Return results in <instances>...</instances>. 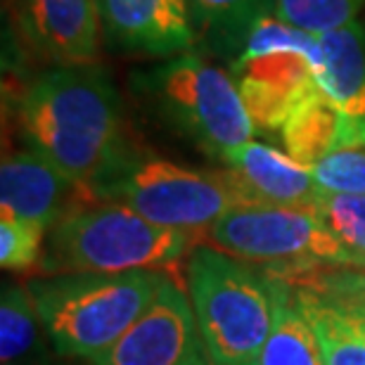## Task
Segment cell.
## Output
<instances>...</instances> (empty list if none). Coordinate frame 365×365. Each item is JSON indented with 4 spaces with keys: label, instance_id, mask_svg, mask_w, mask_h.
<instances>
[{
    "label": "cell",
    "instance_id": "23",
    "mask_svg": "<svg viewBox=\"0 0 365 365\" xmlns=\"http://www.w3.org/2000/svg\"><path fill=\"white\" fill-rule=\"evenodd\" d=\"M311 173L323 195H365V148L330 152Z\"/></svg>",
    "mask_w": 365,
    "mask_h": 365
},
{
    "label": "cell",
    "instance_id": "3",
    "mask_svg": "<svg viewBox=\"0 0 365 365\" xmlns=\"http://www.w3.org/2000/svg\"><path fill=\"white\" fill-rule=\"evenodd\" d=\"M277 275L202 245L187 261V297L209 365H257L277 311Z\"/></svg>",
    "mask_w": 365,
    "mask_h": 365
},
{
    "label": "cell",
    "instance_id": "8",
    "mask_svg": "<svg viewBox=\"0 0 365 365\" xmlns=\"http://www.w3.org/2000/svg\"><path fill=\"white\" fill-rule=\"evenodd\" d=\"M204 240L235 259L289 277L316 266H346L349 257L318 207L242 204L204 230Z\"/></svg>",
    "mask_w": 365,
    "mask_h": 365
},
{
    "label": "cell",
    "instance_id": "20",
    "mask_svg": "<svg viewBox=\"0 0 365 365\" xmlns=\"http://www.w3.org/2000/svg\"><path fill=\"white\" fill-rule=\"evenodd\" d=\"M318 211L349 257V268L365 271V195H320Z\"/></svg>",
    "mask_w": 365,
    "mask_h": 365
},
{
    "label": "cell",
    "instance_id": "15",
    "mask_svg": "<svg viewBox=\"0 0 365 365\" xmlns=\"http://www.w3.org/2000/svg\"><path fill=\"white\" fill-rule=\"evenodd\" d=\"M277 311L257 365H325L318 334L306 316L294 284L277 277Z\"/></svg>",
    "mask_w": 365,
    "mask_h": 365
},
{
    "label": "cell",
    "instance_id": "17",
    "mask_svg": "<svg viewBox=\"0 0 365 365\" xmlns=\"http://www.w3.org/2000/svg\"><path fill=\"white\" fill-rule=\"evenodd\" d=\"M341 114L339 109L316 91L299 105L284 126L280 128V140L284 152L297 159L299 164L311 166L325 159L330 152L337 150Z\"/></svg>",
    "mask_w": 365,
    "mask_h": 365
},
{
    "label": "cell",
    "instance_id": "2",
    "mask_svg": "<svg viewBox=\"0 0 365 365\" xmlns=\"http://www.w3.org/2000/svg\"><path fill=\"white\" fill-rule=\"evenodd\" d=\"M162 271L62 273L26 282L43 332L60 356L98 361L150 309Z\"/></svg>",
    "mask_w": 365,
    "mask_h": 365
},
{
    "label": "cell",
    "instance_id": "16",
    "mask_svg": "<svg viewBox=\"0 0 365 365\" xmlns=\"http://www.w3.org/2000/svg\"><path fill=\"white\" fill-rule=\"evenodd\" d=\"M318 334L325 365H365V316L294 284Z\"/></svg>",
    "mask_w": 365,
    "mask_h": 365
},
{
    "label": "cell",
    "instance_id": "12",
    "mask_svg": "<svg viewBox=\"0 0 365 365\" xmlns=\"http://www.w3.org/2000/svg\"><path fill=\"white\" fill-rule=\"evenodd\" d=\"M107 38L145 55H178L195 43L187 0H98Z\"/></svg>",
    "mask_w": 365,
    "mask_h": 365
},
{
    "label": "cell",
    "instance_id": "21",
    "mask_svg": "<svg viewBox=\"0 0 365 365\" xmlns=\"http://www.w3.org/2000/svg\"><path fill=\"white\" fill-rule=\"evenodd\" d=\"M365 7V0H275L273 14L309 34L323 36L351 24Z\"/></svg>",
    "mask_w": 365,
    "mask_h": 365
},
{
    "label": "cell",
    "instance_id": "25",
    "mask_svg": "<svg viewBox=\"0 0 365 365\" xmlns=\"http://www.w3.org/2000/svg\"><path fill=\"white\" fill-rule=\"evenodd\" d=\"M202 365H209V361H204V363H202Z\"/></svg>",
    "mask_w": 365,
    "mask_h": 365
},
{
    "label": "cell",
    "instance_id": "9",
    "mask_svg": "<svg viewBox=\"0 0 365 365\" xmlns=\"http://www.w3.org/2000/svg\"><path fill=\"white\" fill-rule=\"evenodd\" d=\"M202 351L190 297L166 275L150 309L93 365H202Z\"/></svg>",
    "mask_w": 365,
    "mask_h": 365
},
{
    "label": "cell",
    "instance_id": "11",
    "mask_svg": "<svg viewBox=\"0 0 365 365\" xmlns=\"http://www.w3.org/2000/svg\"><path fill=\"white\" fill-rule=\"evenodd\" d=\"M88 200V190L64 176L36 150L5 152L0 164V218H19L50 230Z\"/></svg>",
    "mask_w": 365,
    "mask_h": 365
},
{
    "label": "cell",
    "instance_id": "4",
    "mask_svg": "<svg viewBox=\"0 0 365 365\" xmlns=\"http://www.w3.org/2000/svg\"><path fill=\"white\" fill-rule=\"evenodd\" d=\"M192 247V232L150 223L123 204L83 202L50 228L43 273L159 271Z\"/></svg>",
    "mask_w": 365,
    "mask_h": 365
},
{
    "label": "cell",
    "instance_id": "22",
    "mask_svg": "<svg viewBox=\"0 0 365 365\" xmlns=\"http://www.w3.org/2000/svg\"><path fill=\"white\" fill-rule=\"evenodd\" d=\"M46 230L38 223L0 218V266L5 271H29L41 266Z\"/></svg>",
    "mask_w": 365,
    "mask_h": 365
},
{
    "label": "cell",
    "instance_id": "7",
    "mask_svg": "<svg viewBox=\"0 0 365 365\" xmlns=\"http://www.w3.org/2000/svg\"><path fill=\"white\" fill-rule=\"evenodd\" d=\"M323 46L316 34L264 14L252 26L242 50L230 62L254 128L273 133L318 88Z\"/></svg>",
    "mask_w": 365,
    "mask_h": 365
},
{
    "label": "cell",
    "instance_id": "5",
    "mask_svg": "<svg viewBox=\"0 0 365 365\" xmlns=\"http://www.w3.org/2000/svg\"><path fill=\"white\" fill-rule=\"evenodd\" d=\"M88 195L93 202L123 204L150 223L185 232H204L230 209L247 204L228 169L197 171L140 150Z\"/></svg>",
    "mask_w": 365,
    "mask_h": 365
},
{
    "label": "cell",
    "instance_id": "18",
    "mask_svg": "<svg viewBox=\"0 0 365 365\" xmlns=\"http://www.w3.org/2000/svg\"><path fill=\"white\" fill-rule=\"evenodd\" d=\"M195 24L207 34L211 43L228 53L242 50L252 26L273 12L275 0H187Z\"/></svg>",
    "mask_w": 365,
    "mask_h": 365
},
{
    "label": "cell",
    "instance_id": "24",
    "mask_svg": "<svg viewBox=\"0 0 365 365\" xmlns=\"http://www.w3.org/2000/svg\"><path fill=\"white\" fill-rule=\"evenodd\" d=\"M7 365H60L50 359L48 351H43L38 356H31V359H24V361H17V363H7Z\"/></svg>",
    "mask_w": 365,
    "mask_h": 365
},
{
    "label": "cell",
    "instance_id": "6",
    "mask_svg": "<svg viewBox=\"0 0 365 365\" xmlns=\"http://www.w3.org/2000/svg\"><path fill=\"white\" fill-rule=\"evenodd\" d=\"M135 88L157 112L207 155L223 159L250 143L252 116L230 71L200 55H180L135 76Z\"/></svg>",
    "mask_w": 365,
    "mask_h": 365
},
{
    "label": "cell",
    "instance_id": "1",
    "mask_svg": "<svg viewBox=\"0 0 365 365\" xmlns=\"http://www.w3.org/2000/svg\"><path fill=\"white\" fill-rule=\"evenodd\" d=\"M26 148L91 192L133 155L112 78L95 64L50 67L14 105Z\"/></svg>",
    "mask_w": 365,
    "mask_h": 365
},
{
    "label": "cell",
    "instance_id": "13",
    "mask_svg": "<svg viewBox=\"0 0 365 365\" xmlns=\"http://www.w3.org/2000/svg\"><path fill=\"white\" fill-rule=\"evenodd\" d=\"M320 38L323 67L316 81L320 93L339 109L337 150L365 148V29L359 21L327 31ZM334 150V152H337Z\"/></svg>",
    "mask_w": 365,
    "mask_h": 365
},
{
    "label": "cell",
    "instance_id": "14",
    "mask_svg": "<svg viewBox=\"0 0 365 365\" xmlns=\"http://www.w3.org/2000/svg\"><path fill=\"white\" fill-rule=\"evenodd\" d=\"M221 162L228 166L247 204H284L318 207L320 190L309 166L264 143H245L230 150Z\"/></svg>",
    "mask_w": 365,
    "mask_h": 365
},
{
    "label": "cell",
    "instance_id": "19",
    "mask_svg": "<svg viewBox=\"0 0 365 365\" xmlns=\"http://www.w3.org/2000/svg\"><path fill=\"white\" fill-rule=\"evenodd\" d=\"M41 318L26 284H3L0 297V363H17L48 351L41 341Z\"/></svg>",
    "mask_w": 365,
    "mask_h": 365
},
{
    "label": "cell",
    "instance_id": "10",
    "mask_svg": "<svg viewBox=\"0 0 365 365\" xmlns=\"http://www.w3.org/2000/svg\"><path fill=\"white\" fill-rule=\"evenodd\" d=\"M12 14L21 43L36 60L76 67L98 57V0H12Z\"/></svg>",
    "mask_w": 365,
    "mask_h": 365
}]
</instances>
